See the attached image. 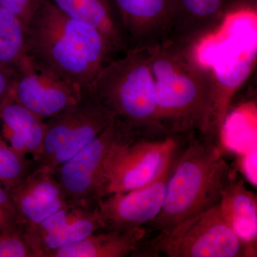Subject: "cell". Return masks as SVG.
<instances>
[{"label": "cell", "mask_w": 257, "mask_h": 257, "mask_svg": "<svg viewBox=\"0 0 257 257\" xmlns=\"http://www.w3.org/2000/svg\"><path fill=\"white\" fill-rule=\"evenodd\" d=\"M146 50L157 124L168 135L204 133L214 88L210 67L199 60L194 46L164 41Z\"/></svg>", "instance_id": "obj_1"}, {"label": "cell", "mask_w": 257, "mask_h": 257, "mask_svg": "<svg viewBox=\"0 0 257 257\" xmlns=\"http://www.w3.org/2000/svg\"><path fill=\"white\" fill-rule=\"evenodd\" d=\"M28 55L60 78L89 91L104 64L116 58L100 32L43 0L27 26Z\"/></svg>", "instance_id": "obj_2"}, {"label": "cell", "mask_w": 257, "mask_h": 257, "mask_svg": "<svg viewBox=\"0 0 257 257\" xmlns=\"http://www.w3.org/2000/svg\"><path fill=\"white\" fill-rule=\"evenodd\" d=\"M188 135L189 143L178 154L167 182L160 214L147 226L165 232L184 219L219 204L221 192L234 176L218 144L200 133Z\"/></svg>", "instance_id": "obj_3"}, {"label": "cell", "mask_w": 257, "mask_h": 257, "mask_svg": "<svg viewBox=\"0 0 257 257\" xmlns=\"http://www.w3.org/2000/svg\"><path fill=\"white\" fill-rule=\"evenodd\" d=\"M89 92L131 133L166 135L157 122L153 77L146 50H128L104 64Z\"/></svg>", "instance_id": "obj_4"}, {"label": "cell", "mask_w": 257, "mask_h": 257, "mask_svg": "<svg viewBox=\"0 0 257 257\" xmlns=\"http://www.w3.org/2000/svg\"><path fill=\"white\" fill-rule=\"evenodd\" d=\"M117 124V135L104 163L105 197L152 183L179 152L178 135H137Z\"/></svg>", "instance_id": "obj_5"}, {"label": "cell", "mask_w": 257, "mask_h": 257, "mask_svg": "<svg viewBox=\"0 0 257 257\" xmlns=\"http://www.w3.org/2000/svg\"><path fill=\"white\" fill-rule=\"evenodd\" d=\"M150 256L170 257L254 256L256 247L240 239L223 219L218 204L160 232L147 243Z\"/></svg>", "instance_id": "obj_6"}, {"label": "cell", "mask_w": 257, "mask_h": 257, "mask_svg": "<svg viewBox=\"0 0 257 257\" xmlns=\"http://www.w3.org/2000/svg\"><path fill=\"white\" fill-rule=\"evenodd\" d=\"M114 117L92 93L82 97L68 109L45 120L41 157L36 167L54 171L89 145L112 121Z\"/></svg>", "instance_id": "obj_7"}, {"label": "cell", "mask_w": 257, "mask_h": 257, "mask_svg": "<svg viewBox=\"0 0 257 257\" xmlns=\"http://www.w3.org/2000/svg\"><path fill=\"white\" fill-rule=\"evenodd\" d=\"M118 128L114 119L89 145L54 170L69 205L94 208L105 197L104 163Z\"/></svg>", "instance_id": "obj_8"}, {"label": "cell", "mask_w": 257, "mask_h": 257, "mask_svg": "<svg viewBox=\"0 0 257 257\" xmlns=\"http://www.w3.org/2000/svg\"><path fill=\"white\" fill-rule=\"evenodd\" d=\"M10 92L20 104L45 121L74 105L84 92L31 58L18 72Z\"/></svg>", "instance_id": "obj_9"}, {"label": "cell", "mask_w": 257, "mask_h": 257, "mask_svg": "<svg viewBox=\"0 0 257 257\" xmlns=\"http://www.w3.org/2000/svg\"><path fill=\"white\" fill-rule=\"evenodd\" d=\"M178 154L164 173L152 183L128 192L114 193L99 200L97 206L105 224L104 229L142 227L160 214Z\"/></svg>", "instance_id": "obj_10"}, {"label": "cell", "mask_w": 257, "mask_h": 257, "mask_svg": "<svg viewBox=\"0 0 257 257\" xmlns=\"http://www.w3.org/2000/svg\"><path fill=\"white\" fill-rule=\"evenodd\" d=\"M124 30L128 50H147L165 41L172 0H110Z\"/></svg>", "instance_id": "obj_11"}, {"label": "cell", "mask_w": 257, "mask_h": 257, "mask_svg": "<svg viewBox=\"0 0 257 257\" xmlns=\"http://www.w3.org/2000/svg\"><path fill=\"white\" fill-rule=\"evenodd\" d=\"M24 229L68 206L54 171L40 166L32 169L14 189L8 192Z\"/></svg>", "instance_id": "obj_12"}, {"label": "cell", "mask_w": 257, "mask_h": 257, "mask_svg": "<svg viewBox=\"0 0 257 257\" xmlns=\"http://www.w3.org/2000/svg\"><path fill=\"white\" fill-rule=\"evenodd\" d=\"M45 120L15 99L10 90L0 104V136L21 158L36 167L45 138Z\"/></svg>", "instance_id": "obj_13"}, {"label": "cell", "mask_w": 257, "mask_h": 257, "mask_svg": "<svg viewBox=\"0 0 257 257\" xmlns=\"http://www.w3.org/2000/svg\"><path fill=\"white\" fill-rule=\"evenodd\" d=\"M228 0H172V21L165 41L194 46L220 28Z\"/></svg>", "instance_id": "obj_14"}, {"label": "cell", "mask_w": 257, "mask_h": 257, "mask_svg": "<svg viewBox=\"0 0 257 257\" xmlns=\"http://www.w3.org/2000/svg\"><path fill=\"white\" fill-rule=\"evenodd\" d=\"M69 18L90 25L105 38L114 57L128 51L124 30L110 0H51Z\"/></svg>", "instance_id": "obj_15"}, {"label": "cell", "mask_w": 257, "mask_h": 257, "mask_svg": "<svg viewBox=\"0 0 257 257\" xmlns=\"http://www.w3.org/2000/svg\"><path fill=\"white\" fill-rule=\"evenodd\" d=\"M146 228L102 229L78 242L52 251L47 257H124L133 256L146 239Z\"/></svg>", "instance_id": "obj_16"}, {"label": "cell", "mask_w": 257, "mask_h": 257, "mask_svg": "<svg viewBox=\"0 0 257 257\" xmlns=\"http://www.w3.org/2000/svg\"><path fill=\"white\" fill-rule=\"evenodd\" d=\"M218 206L223 219L235 234L245 243L256 247V194L248 190L243 181L234 176L221 192Z\"/></svg>", "instance_id": "obj_17"}, {"label": "cell", "mask_w": 257, "mask_h": 257, "mask_svg": "<svg viewBox=\"0 0 257 257\" xmlns=\"http://www.w3.org/2000/svg\"><path fill=\"white\" fill-rule=\"evenodd\" d=\"M104 228L105 224L98 206L94 208L82 207L72 220L60 229L33 240L29 244L36 257H47L52 251L82 241Z\"/></svg>", "instance_id": "obj_18"}, {"label": "cell", "mask_w": 257, "mask_h": 257, "mask_svg": "<svg viewBox=\"0 0 257 257\" xmlns=\"http://www.w3.org/2000/svg\"><path fill=\"white\" fill-rule=\"evenodd\" d=\"M30 60L26 26L16 15L0 6V63L18 72Z\"/></svg>", "instance_id": "obj_19"}, {"label": "cell", "mask_w": 257, "mask_h": 257, "mask_svg": "<svg viewBox=\"0 0 257 257\" xmlns=\"http://www.w3.org/2000/svg\"><path fill=\"white\" fill-rule=\"evenodd\" d=\"M35 167L17 155L0 136V183L8 192L18 185Z\"/></svg>", "instance_id": "obj_20"}, {"label": "cell", "mask_w": 257, "mask_h": 257, "mask_svg": "<svg viewBox=\"0 0 257 257\" xmlns=\"http://www.w3.org/2000/svg\"><path fill=\"white\" fill-rule=\"evenodd\" d=\"M0 257H36L19 223L0 231Z\"/></svg>", "instance_id": "obj_21"}, {"label": "cell", "mask_w": 257, "mask_h": 257, "mask_svg": "<svg viewBox=\"0 0 257 257\" xmlns=\"http://www.w3.org/2000/svg\"><path fill=\"white\" fill-rule=\"evenodd\" d=\"M42 2L43 0H0V6L16 15L27 28Z\"/></svg>", "instance_id": "obj_22"}, {"label": "cell", "mask_w": 257, "mask_h": 257, "mask_svg": "<svg viewBox=\"0 0 257 257\" xmlns=\"http://www.w3.org/2000/svg\"><path fill=\"white\" fill-rule=\"evenodd\" d=\"M18 223V214L9 193L0 183V231Z\"/></svg>", "instance_id": "obj_23"}, {"label": "cell", "mask_w": 257, "mask_h": 257, "mask_svg": "<svg viewBox=\"0 0 257 257\" xmlns=\"http://www.w3.org/2000/svg\"><path fill=\"white\" fill-rule=\"evenodd\" d=\"M256 143L241 152L240 169L248 182L256 187Z\"/></svg>", "instance_id": "obj_24"}, {"label": "cell", "mask_w": 257, "mask_h": 257, "mask_svg": "<svg viewBox=\"0 0 257 257\" xmlns=\"http://www.w3.org/2000/svg\"><path fill=\"white\" fill-rule=\"evenodd\" d=\"M18 72L9 68H0V104L11 89Z\"/></svg>", "instance_id": "obj_25"}, {"label": "cell", "mask_w": 257, "mask_h": 257, "mask_svg": "<svg viewBox=\"0 0 257 257\" xmlns=\"http://www.w3.org/2000/svg\"><path fill=\"white\" fill-rule=\"evenodd\" d=\"M257 0H228L226 15L239 10H256Z\"/></svg>", "instance_id": "obj_26"}, {"label": "cell", "mask_w": 257, "mask_h": 257, "mask_svg": "<svg viewBox=\"0 0 257 257\" xmlns=\"http://www.w3.org/2000/svg\"><path fill=\"white\" fill-rule=\"evenodd\" d=\"M0 68H8V67H5V66H3V64L0 63Z\"/></svg>", "instance_id": "obj_27"}]
</instances>
